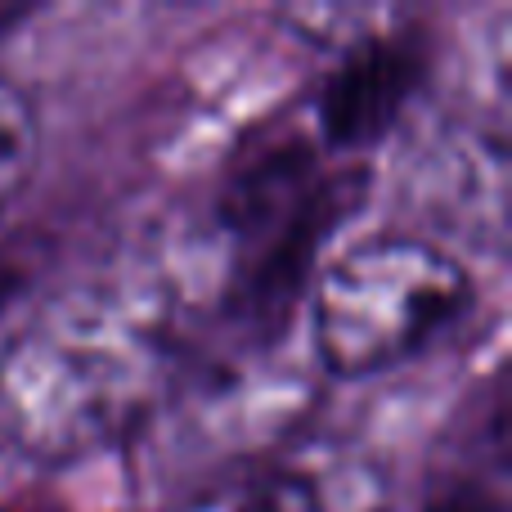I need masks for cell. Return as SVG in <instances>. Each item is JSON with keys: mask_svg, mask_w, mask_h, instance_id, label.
<instances>
[{"mask_svg": "<svg viewBox=\"0 0 512 512\" xmlns=\"http://www.w3.org/2000/svg\"><path fill=\"white\" fill-rule=\"evenodd\" d=\"M176 373L171 324L117 288H68L0 346V454L77 468L153 418Z\"/></svg>", "mask_w": 512, "mask_h": 512, "instance_id": "obj_1", "label": "cell"}, {"mask_svg": "<svg viewBox=\"0 0 512 512\" xmlns=\"http://www.w3.org/2000/svg\"><path fill=\"white\" fill-rule=\"evenodd\" d=\"M477 297L481 288L459 252L418 234H369L310 279L301 301L310 355L328 378H382L450 337Z\"/></svg>", "mask_w": 512, "mask_h": 512, "instance_id": "obj_2", "label": "cell"}, {"mask_svg": "<svg viewBox=\"0 0 512 512\" xmlns=\"http://www.w3.org/2000/svg\"><path fill=\"white\" fill-rule=\"evenodd\" d=\"M364 171H324L297 203L288 207L279 225L234 252L230 279H225V315L252 337L270 342L288 328L292 310L306 301V288L315 279L319 252L328 248L337 230L360 212L364 203Z\"/></svg>", "mask_w": 512, "mask_h": 512, "instance_id": "obj_3", "label": "cell"}, {"mask_svg": "<svg viewBox=\"0 0 512 512\" xmlns=\"http://www.w3.org/2000/svg\"><path fill=\"white\" fill-rule=\"evenodd\" d=\"M180 512H391V486L364 450L310 441L225 472Z\"/></svg>", "mask_w": 512, "mask_h": 512, "instance_id": "obj_4", "label": "cell"}, {"mask_svg": "<svg viewBox=\"0 0 512 512\" xmlns=\"http://www.w3.org/2000/svg\"><path fill=\"white\" fill-rule=\"evenodd\" d=\"M427 81L423 32H373L346 45L315 95V131L328 149L360 153L382 144Z\"/></svg>", "mask_w": 512, "mask_h": 512, "instance_id": "obj_5", "label": "cell"}, {"mask_svg": "<svg viewBox=\"0 0 512 512\" xmlns=\"http://www.w3.org/2000/svg\"><path fill=\"white\" fill-rule=\"evenodd\" d=\"M41 153V122L36 104L23 86L0 77V216L14 207V198L27 189Z\"/></svg>", "mask_w": 512, "mask_h": 512, "instance_id": "obj_6", "label": "cell"}, {"mask_svg": "<svg viewBox=\"0 0 512 512\" xmlns=\"http://www.w3.org/2000/svg\"><path fill=\"white\" fill-rule=\"evenodd\" d=\"M423 512H499V504L481 486H454L441 499H432Z\"/></svg>", "mask_w": 512, "mask_h": 512, "instance_id": "obj_7", "label": "cell"}, {"mask_svg": "<svg viewBox=\"0 0 512 512\" xmlns=\"http://www.w3.org/2000/svg\"><path fill=\"white\" fill-rule=\"evenodd\" d=\"M14 288H18V274L9 270V265H0V301H5Z\"/></svg>", "mask_w": 512, "mask_h": 512, "instance_id": "obj_8", "label": "cell"}]
</instances>
